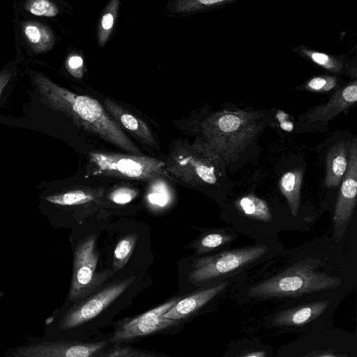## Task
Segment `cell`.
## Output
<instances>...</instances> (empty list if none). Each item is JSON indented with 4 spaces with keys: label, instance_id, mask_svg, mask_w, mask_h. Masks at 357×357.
Masks as SVG:
<instances>
[{
    "label": "cell",
    "instance_id": "cell-1",
    "mask_svg": "<svg viewBox=\"0 0 357 357\" xmlns=\"http://www.w3.org/2000/svg\"><path fill=\"white\" fill-rule=\"evenodd\" d=\"M34 80L41 97L51 108L65 114L84 130L128 153L142 155L97 100L73 93L39 74Z\"/></svg>",
    "mask_w": 357,
    "mask_h": 357
},
{
    "label": "cell",
    "instance_id": "cell-2",
    "mask_svg": "<svg viewBox=\"0 0 357 357\" xmlns=\"http://www.w3.org/2000/svg\"><path fill=\"white\" fill-rule=\"evenodd\" d=\"M266 110L225 108L201 123L202 139L226 163L236 161L268 124Z\"/></svg>",
    "mask_w": 357,
    "mask_h": 357
},
{
    "label": "cell",
    "instance_id": "cell-3",
    "mask_svg": "<svg viewBox=\"0 0 357 357\" xmlns=\"http://www.w3.org/2000/svg\"><path fill=\"white\" fill-rule=\"evenodd\" d=\"M165 162L173 178L193 186L216 184L225 172V162L202 138L174 142Z\"/></svg>",
    "mask_w": 357,
    "mask_h": 357
},
{
    "label": "cell",
    "instance_id": "cell-4",
    "mask_svg": "<svg viewBox=\"0 0 357 357\" xmlns=\"http://www.w3.org/2000/svg\"><path fill=\"white\" fill-rule=\"evenodd\" d=\"M321 264V260L317 258L299 261L251 287L247 294L251 297L263 298L298 297L340 286V278L317 271Z\"/></svg>",
    "mask_w": 357,
    "mask_h": 357
},
{
    "label": "cell",
    "instance_id": "cell-5",
    "mask_svg": "<svg viewBox=\"0 0 357 357\" xmlns=\"http://www.w3.org/2000/svg\"><path fill=\"white\" fill-rule=\"evenodd\" d=\"M89 176L114 177L149 181L158 177L173 179L165 162L142 155L91 151L89 155Z\"/></svg>",
    "mask_w": 357,
    "mask_h": 357
},
{
    "label": "cell",
    "instance_id": "cell-6",
    "mask_svg": "<svg viewBox=\"0 0 357 357\" xmlns=\"http://www.w3.org/2000/svg\"><path fill=\"white\" fill-rule=\"evenodd\" d=\"M96 238V234L89 235L76 248L68 295L70 302L75 303L90 296L115 273L112 269L96 272L98 261Z\"/></svg>",
    "mask_w": 357,
    "mask_h": 357
},
{
    "label": "cell",
    "instance_id": "cell-7",
    "mask_svg": "<svg viewBox=\"0 0 357 357\" xmlns=\"http://www.w3.org/2000/svg\"><path fill=\"white\" fill-rule=\"evenodd\" d=\"M268 250L266 245L257 244L197 259L191 265L188 280L198 284L227 275L259 259Z\"/></svg>",
    "mask_w": 357,
    "mask_h": 357
},
{
    "label": "cell",
    "instance_id": "cell-8",
    "mask_svg": "<svg viewBox=\"0 0 357 357\" xmlns=\"http://www.w3.org/2000/svg\"><path fill=\"white\" fill-rule=\"evenodd\" d=\"M357 102V79L351 80L334 92L328 100L298 116L296 133L326 131L328 123L338 115L346 114Z\"/></svg>",
    "mask_w": 357,
    "mask_h": 357
},
{
    "label": "cell",
    "instance_id": "cell-9",
    "mask_svg": "<svg viewBox=\"0 0 357 357\" xmlns=\"http://www.w3.org/2000/svg\"><path fill=\"white\" fill-rule=\"evenodd\" d=\"M135 277L116 280L77 302L61 318L59 327L69 330L84 325L102 314L135 281Z\"/></svg>",
    "mask_w": 357,
    "mask_h": 357
},
{
    "label": "cell",
    "instance_id": "cell-10",
    "mask_svg": "<svg viewBox=\"0 0 357 357\" xmlns=\"http://www.w3.org/2000/svg\"><path fill=\"white\" fill-rule=\"evenodd\" d=\"M179 298L172 299L138 316L123 320L116 326L108 341L119 344L178 326L180 321L164 318L162 315Z\"/></svg>",
    "mask_w": 357,
    "mask_h": 357
},
{
    "label": "cell",
    "instance_id": "cell-11",
    "mask_svg": "<svg viewBox=\"0 0 357 357\" xmlns=\"http://www.w3.org/2000/svg\"><path fill=\"white\" fill-rule=\"evenodd\" d=\"M357 194V139L350 142L347 171L341 186L333 215L334 234L337 241L342 238L354 214Z\"/></svg>",
    "mask_w": 357,
    "mask_h": 357
},
{
    "label": "cell",
    "instance_id": "cell-12",
    "mask_svg": "<svg viewBox=\"0 0 357 357\" xmlns=\"http://www.w3.org/2000/svg\"><path fill=\"white\" fill-rule=\"evenodd\" d=\"M109 344L108 340L94 342H44L13 350L8 357H96Z\"/></svg>",
    "mask_w": 357,
    "mask_h": 357
},
{
    "label": "cell",
    "instance_id": "cell-13",
    "mask_svg": "<svg viewBox=\"0 0 357 357\" xmlns=\"http://www.w3.org/2000/svg\"><path fill=\"white\" fill-rule=\"evenodd\" d=\"M298 55L322 68L330 75L357 79V65L353 61L343 55H334L322 52L304 45H298L291 50Z\"/></svg>",
    "mask_w": 357,
    "mask_h": 357
},
{
    "label": "cell",
    "instance_id": "cell-14",
    "mask_svg": "<svg viewBox=\"0 0 357 357\" xmlns=\"http://www.w3.org/2000/svg\"><path fill=\"white\" fill-rule=\"evenodd\" d=\"M103 107L122 130H126L147 145L153 146L155 144L151 129L142 119L109 99L104 100Z\"/></svg>",
    "mask_w": 357,
    "mask_h": 357
},
{
    "label": "cell",
    "instance_id": "cell-15",
    "mask_svg": "<svg viewBox=\"0 0 357 357\" xmlns=\"http://www.w3.org/2000/svg\"><path fill=\"white\" fill-rule=\"evenodd\" d=\"M227 284L228 282L224 281L213 287L198 291L185 298H179L162 317L178 321L186 319L222 292Z\"/></svg>",
    "mask_w": 357,
    "mask_h": 357
},
{
    "label": "cell",
    "instance_id": "cell-16",
    "mask_svg": "<svg viewBox=\"0 0 357 357\" xmlns=\"http://www.w3.org/2000/svg\"><path fill=\"white\" fill-rule=\"evenodd\" d=\"M349 146L350 142L339 140L328 151L326 156L325 185L326 187H337L341 183L347 169Z\"/></svg>",
    "mask_w": 357,
    "mask_h": 357
},
{
    "label": "cell",
    "instance_id": "cell-17",
    "mask_svg": "<svg viewBox=\"0 0 357 357\" xmlns=\"http://www.w3.org/2000/svg\"><path fill=\"white\" fill-rule=\"evenodd\" d=\"M330 303L319 301L287 310L277 314L273 324L276 326H301L318 318Z\"/></svg>",
    "mask_w": 357,
    "mask_h": 357
},
{
    "label": "cell",
    "instance_id": "cell-18",
    "mask_svg": "<svg viewBox=\"0 0 357 357\" xmlns=\"http://www.w3.org/2000/svg\"><path fill=\"white\" fill-rule=\"evenodd\" d=\"M303 173V167H296L285 172L279 181V189L293 216H296L299 210Z\"/></svg>",
    "mask_w": 357,
    "mask_h": 357
},
{
    "label": "cell",
    "instance_id": "cell-19",
    "mask_svg": "<svg viewBox=\"0 0 357 357\" xmlns=\"http://www.w3.org/2000/svg\"><path fill=\"white\" fill-rule=\"evenodd\" d=\"M23 34L36 52L50 50L54 44V35L46 25L36 21H26L22 24Z\"/></svg>",
    "mask_w": 357,
    "mask_h": 357
},
{
    "label": "cell",
    "instance_id": "cell-20",
    "mask_svg": "<svg viewBox=\"0 0 357 357\" xmlns=\"http://www.w3.org/2000/svg\"><path fill=\"white\" fill-rule=\"evenodd\" d=\"M106 190L102 188H82L62 194L46 197L49 202L61 206H78L100 202L105 196Z\"/></svg>",
    "mask_w": 357,
    "mask_h": 357
},
{
    "label": "cell",
    "instance_id": "cell-21",
    "mask_svg": "<svg viewBox=\"0 0 357 357\" xmlns=\"http://www.w3.org/2000/svg\"><path fill=\"white\" fill-rule=\"evenodd\" d=\"M166 179L158 177L149 181L145 199L149 207L154 211L167 208L174 199L173 190Z\"/></svg>",
    "mask_w": 357,
    "mask_h": 357
},
{
    "label": "cell",
    "instance_id": "cell-22",
    "mask_svg": "<svg viewBox=\"0 0 357 357\" xmlns=\"http://www.w3.org/2000/svg\"><path fill=\"white\" fill-rule=\"evenodd\" d=\"M235 206L243 215L261 222H271L273 220L270 207L263 199L250 193L235 202Z\"/></svg>",
    "mask_w": 357,
    "mask_h": 357
},
{
    "label": "cell",
    "instance_id": "cell-23",
    "mask_svg": "<svg viewBox=\"0 0 357 357\" xmlns=\"http://www.w3.org/2000/svg\"><path fill=\"white\" fill-rule=\"evenodd\" d=\"M120 3V0H111L102 10L96 33L97 43L100 47H105L110 38L118 15Z\"/></svg>",
    "mask_w": 357,
    "mask_h": 357
},
{
    "label": "cell",
    "instance_id": "cell-24",
    "mask_svg": "<svg viewBox=\"0 0 357 357\" xmlns=\"http://www.w3.org/2000/svg\"><path fill=\"white\" fill-rule=\"evenodd\" d=\"M236 238L234 235L223 229L213 230L198 238L192 244V248L197 254H204L230 243Z\"/></svg>",
    "mask_w": 357,
    "mask_h": 357
},
{
    "label": "cell",
    "instance_id": "cell-25",
    "mask_svg": "<svg viewBox=\"0 0 357 357\" xmlns=\"http://www.w3.org/2000/svg\"><path fill=\"white\" fill-rule=\"evenodd\" d=\"M344 84L340 77L333 75H321L312 77L301 86L296 87V89L318 93L330 92L333 93Z\"/></svg>",
    "mask_w": 357,
    "mask_h": 357
},
{
    "label": "cell",
    "instance_id": "cell-26",
    "mask_svg": "<svg viewBox=\"0 0 357 357\" xmlns=\"http://www.w3.org/2000/svg\"><path fill=\"white\" fill-rule=\"evenodd\" d=\"M236 0H177L172 4L176 13H195L222 8Z\"/></svg>",
    "mask_w": 357,
    "mask_h": 357
},
{
    "label": "cell",
    "instance_id": "cell-27",
    "mask_svg": "<svg viewBox=\"0 0 357 357\" xmlns=\"http://www.w3.org/2000/svg\"><path fill=\"white\" fill-rule=\"evenodd\" d=\"M138 239V235L130 234L121 238L116 244L113 253L112 270L116 272L127 264L135 245Z\"/></svg>",
    "mask_w": 357,
    "mask_h": 357
},
{
    "label": "cell",
    "instance_id": "cell-28",
    "mask_svg": "<svg viewBox=\"0 0 357 357\" xmlns=\"http://www.w3.org/2000/svg\"><path fill=\"white\" fill-rule=\"evenodd\" d=\"M102 349L96 357H160L159 354L135 349L130 347L114 344V347Z\"/></svg>",
    "mask_w": 357,
    "mask_h": 357
},
{
    "label": "cell",
    "instance_id": "cell-29",
    "mask_svg": "<svg viewBox=\"0 0 357 357\" xmlns=\"http://www.w3.org/2000/svg\"><path fill=\"white\" fill-rule=\"evenodd\" d=\"M24 8L33 15L47 17L56 16L59 11L56 5L47 0L26 1Z\"/></svg>",
    "mask_w": 357,
    "mask_h": 357
},
{
    "label": "cell",
    "instance_id": "cell-30",
    "mask_svg": "<svg viewBox=\"0 0 357 357\" xmlns=\"http://www.w3.org/2000/svg\"><path fill=\"white\" fill-rule=\"evenodd\" d=\"M137 189L130 186H119L114 188L108 195V199L118 205H125L132 202L138 195Z\"/></svg>",
    "mask_w": 357,
    "mask_h": 357
},
{
    "label": "cell",
    "instance_id": "cell-31",
    "mask_svg": "<svg viewBox=\"0 0 357 357\" xmlns=\"http://www.w3.org/2000/svg\"><path fill=\"white\" fill-rule=\"evenodd\" d=\"M66 68L68 72L76 78L83 75L84 61L79 55H72L66 61Z\"/></svg>",
    "mask_w": 357,
    "mask_h": 357
},
{
    "label": "cell",
    "instance_id": "cell-32",
    "mask_svg": "<svg viewBox=\"0 0 357 357\" xmlns=\"http://www.w3.org/2000/svg\"><path fill=\"white\" fill-rule=\"evenodd\" d=\"M10 79V73L8 70L0 73V96L5 86Z\"/></svg>",
    "mask_w": 357,
    "mask_h": 357
},
{
    "label": "cell",
    "instance_id": "cell-33",
    "mask_svg": "<svg viewBox=\"0 0 357 357\" xmlns=\"http://www.w3.org/2000/svg\"><path fill=\"white\" fill-rule=\"evenodd\" d=\"M266 353L263 351H255L252 353L247 354L244 356L240 357H265Z\"/></svg>",
    "mask_w": 357,
    "mask_h": 357
},
{
    "label": "cell",
    "instance_id": "cell-34",
    "mask_svg": "<svg viewBox=\"0 0 357 357\" xmlns=\"http://www.w3.org/2000/svg\"><path fill=\"white\" fill-rule=\"evenodd\" d=\"M312 357H347V356L345 355L337 356V355H335L333 354L326 353V354H318V355L314 356Z\"/></svg>",
    "mask_w": 357,
    "mask_h": 357
}]
</instances>
